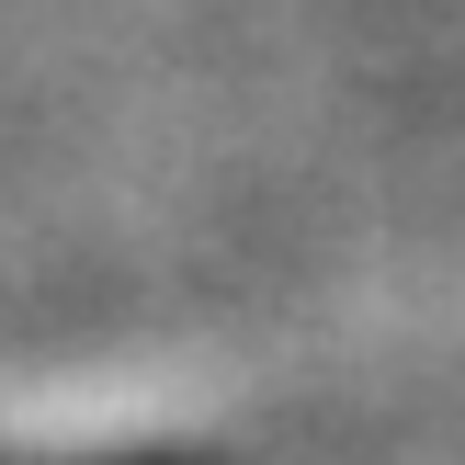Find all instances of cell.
I'll return each instance as SVG.
<instances>
[{"instance_id":"cell-1","label":"cell","mask_w":465,"mask_h":465,"mask_svg":"<svg viewBox=\"0 0 465 465\" xmlns=\"http://www.w3.org/2000/svg\"><path fill=\"white\" fill-rule=\"evenodd\" d=\"M0 465H45V454H0ZM103 465H182V454H103Z\"/></svg>"}]
</instances>
